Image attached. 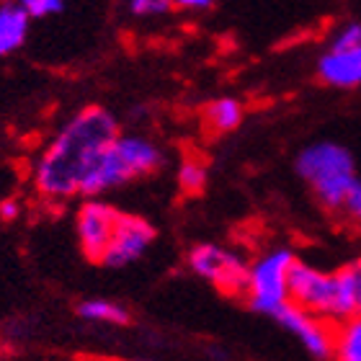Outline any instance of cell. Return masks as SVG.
<instances>
[{
	"label": "cell",
	"instance_id": "1",
	"mask_svg": "<svg viewBox=\"0 0 361 361\" xmlns=\"http://www.w3.org/2000/svg\"><path fill=\"white\" fill-rule=\"evenodd\" d=\"M119 135V121L104 106H85L73 114L34 166L31 180L37 194L47 202H70L80 196L98 158Z\"/></svg>",
	"mask_w": 361,
	"mask_h": 361
},
{
	"label": "cell",
	"instance_id": "2",
	"mask_svg": "<svg viewBox=\"0 0 361 361\" xmlns=\"http://www.w3.org/2000/svg\"><path fill=\"white\" fill-rule=\"evenodd\" d=\"M289 305L320 317L333 328L356 317V286L348 266L323 271L297 258L289 271Z\"/></svg>",
	"mask_w": 361,
	"mask_h": 361
},
{
	"label": "cell",
	"instance_id": "3",
	"mask_svg": "<svg viewBox=\"0 0 361 361\" xmlns=\"http://www.w3.org/2000/svg\"><path fill=\"white\" fill-rule=\"evenodd\" d=\"M160 166H163V150L152 140L142 135H119L98 158L96 168L85 178L80 196L98 199V194L155 173Z\"/></svg>",
	"mask_w": 361,
	"mask_h": 361
},
{
	"label": "cell",
	"instance_id": "4",
	"mask_svg": "<svg viewBox=\"0 0 361 361\" xmlns=\"http://www.w3.org/2000/svg\"><path fill=\"white\" fill-rule=\"evenodd\" d=\"M294 171L312 188L317 202L331 212H341L351 186L359 180L354 155L343 145L331 142V140L312 142L305 150H300L294 160Z\"/></svg>",
	"mask_w": 361,
	"mask_h": 361
},
{
	"label": "cell",
	"instance_id": "5",
	"mask_svg": "<svg viewBox=\"0 0 361 361\" xmlns=\"http://www.w3.org/2000/svg\"><path fill=\"white\" fill-rule=\"evenodd\" d=\"M294 261L297 256L289 248H271L248 264L243 294L250 310L274 317L284 305H289V271Z\"/></svg>",
	"mask_w": 361,
	"mask_h": 361
},
{
	"label": "cell",
	"instance_id": "6",
	"mask_svg": "<svg viewBox=\"0 0 361 361\" xmlns=\"http://www.w3.org/2000/svg\"><path fill=\"white\" fill-rule=\"evenodd\" d=\"M188 269L204 281H209L214 289L225 294H243L245 289V276H248V261L235 253V250L217 245V243H196L188 250Z\"/></svg>",
	"mask_w": 361,
	"mask_h": 361
},
{
	"label": "cell",
	"instance_id": "7",
	"mask_svg": "<svg viewBox=\"0 0 361 361\" xmlns=\"http://www.w3.org/2000/svg\"><path fill=\"white\" fill-rule=\"evenodd\" d=\"M155 235L158 233H155V227L147 219L119 212L111 243H109V248H106L104 258H101V266H106V269H124V266L137 264L155 243Z\"/></svg>",
	"mask_w": 361,
	"mask_h": 361
},
{
	"label": "cell",
	"instance_id": "8",
	"mask_svg": "<svg viewBox=\"0 0 361 361\" xmlns=\"http://www.w3.org/2000/svg\"><path fill=\"white\" fill-rule=\"evenodd\" d=\"M119 219V209H114L111 204L101 199H85L78 209L75 217V233L83 256L93 264H101L109 243H111L114 227Z\"/></svg>",
	"mask_w": 361,
	"mask_h": 361
},
{
	"label": "cell",
	"instance_id": "9",
	"mask_svg": "<svg viewBox=\"0 0 361 361\" xmlns=\"http://www.w3.org/2000/svg\"><path fill=\"white\" fill-rule=\"evenodd\" d=\"M274 320H276L284 331L292 333L312 359L331 361L333 333H336L333 325H328L325 320H320V317H315V315H310L305 310L294 307V305H284V307L274 315Z\"/></svg>",
	"mask_w": 361,
	"mask_h": 361
},
{
	"label": "cell",
	"instance_id": "10",
	"mask_svg": "<svg viewBox=\"0 0 361 361\" xmlns=\"http://www.w3.org/2000/svg\"><path fill=\"white\" fill-rule=\"evenodd\" d=\"M317 78L325 85L341 90H354L361 85V47L328 44L317 57Z\"/></svg>",
	"mask_w": 361,
	"mask_h": 361
},
{
	"label": "cell",
	"instance_id": "11",
	"mask_svg": "<svg viewBox=\"0 0 361 361\" xmlns=\"http://www.w3.org/2000/svg\"><path fill=\"white\" fill-rule=\"evenodd\" d=\"M29 16L21 8V3H6L0 6V57L18 52L29 37Z\"/></svg>",
	"mask_w": 361,
	"mask_h": 361
},
{
	"label": "cell",
	"instance_id": "12",
	"mask_svg": "<svg viewBox=\"0 0 361 361\" xmlns=\"http://www.w3.org/2000/svg\"><path fill=\"white\" fill-rule=\"evenodd\" d=\"M243 119H245V109H243V104L238 98L222 96L204 106V121H207V127H209L212 132H217V135L235 132V129L243 124Z\"/></svg>",
	"mask_w": 361,
	"mask_h": 361
},
{
	"label": "cell",
	"instance_id": "13",
	"mask_svg": "<svg viewBox=\"0 0 361 361\" xmlns=\"http://www.w3.org/2000/svg\"><path fill=\"white\" fill-rule=\"evenodd\" d=\"M78 317L85 323L98 325H127L129 312L121 307L119 302L104 300V297H90V300L78 302Z\"/></svg>",
	"mask_w": 361,
	"mask_h": 361
},
{
	"label": "cell",
	"instance_id": "14",
	"mask_svg": "<svg viewBox=\"0 0 361 361\" xmlns=\"http://www.w3.org/2000/svg\"><path fill=\"white\" fill-rule=\"evenodd\" d=\"M331 361H361V317H351L333 333Z\"/></svg>",
	"mask_w": 361,
	"mask_h": 361
},
{
	"label": "cell",
	"instance_id": "15",
	"mask_svg": "<svg viewBox=\"0 0 361 361\" xmlns=\"http://www.w3.org/2000/svg\"><path fill=\"white\" fill-rule=\"evenodd\" d=\"M204 183H207V168L194 158L183 160L178 168V186L186 194H199L204 188Z\"/></svg>",
	"mask_w": 361,
	"mask_h": 361
},
{
	"label": "cell",
	"instance_id": "16",
	"mask_svg": "<svg viewBox=\"0 0 361 361\" xmlns=\"http://www.w3.org/2000/svg\"><path fill=\"white\" fill-rule=\"evenodd\" d=\"M176 3L171 0H132L129 3V13L137 18H155V16H166L173 11Z\"/></svg>",
	"mask_w": 361,
	"mask_h": 361
},
{
	"label": "cell",
	"instance_id": "17",
	"mask_svg": "<svg viewBox=\"0 0 361 361\" xmlns=\"http://www.w3.org/2000/svg\"><path fill=\"white\" fill-rule=\"evenodd\" d=\"M21 8L26 11L29 21H34V18H49V16L62 13L65 3L62 0H23Z\"/></svg>",
	"mask_w": 361,
	"mask_h": 361
},
{
	"label": "cell",
	"instance_id": "18",
	"mask_svg": "<svg viewBox=\"0 0 361 361\" xmlns=\"http://www.w3.org/2000/svg\"><path fill=\"white\" fill-rule=\"evenodd\" d=\"M328 44H333V47H361V21L343 23V26H341V29L331 37Z\"/></svg>",
	"mask_w": 361,
	"mask_h": 361
},
{
	"label": "cell",
	"instance_id": "19",
	"mask_svg": "<svg viewBox=\"0 0 361 361\" xmlns=\"http://www.w3.org/2000/svg\"><path fill=\"white\" fill-rule=\"evenodd\" d=\"M341 214H343L348 222H354V225L361 227V180H356L354 186H351L346 202L341 207Z\"/></svg>",
	"mask_w": 361,
	"mask_h": 361
},
{
	"label": "cell",
	"instance_id": "20",
	"mask_svg": "<svg viewBox=\"0 0 361 361\" xmlns=\"http://www.w3.org/2000/svg\"><path fill=\"white\" fill-rule=\"evenodd\" d=\"M348 271H351V276H354V286H356V310H359V317H361V258L346 264Z\"/></svg>",
	"mask_w": 361,
	"mask_h": 361
},
{
	"label": "cell",
	"instance_id": "21",
	"mask_svg": "<svg viewBox=\"0 0 361 361\" xmlns=\"http://www.w3.org/2000/svg\"><path fill=\"white\" fill-rule=\"evenodd\" d=\"M18 212H21V207H18L16 199H6V202H0V219L11 222V219L18 217Z\"/></svg>",
	"mask_w": 361,
	"mask_h": 361
},
{
	"label": "cell",
	"instance_id": "22",
	"mask_svg": "<svg viewBox=\"0 0 361 361\" xmlns=\"http://www.w3.org/2000/svg\"><path fill=\"white\" fill-rule=\"evenodd\" d=\"M176 6L183 11H209V8H214V0H178Z\"/></svg>",
	"mask_w": 361,
	"mask_h": 361
},
{
	"label": "cell",
	"instance_id": "23",
	"mask_svg": "<svg viewBox=\"0 0 361 361\" xmlns=\"http://www.w3.org/2000/svg\"><path fill=\"white\" fill-rule=\"evenodd\" d=\"M135 361H160V359H135Z\"/></svg>",
	"mask_w": 361,
	"mask_h": 361
}]
</instances>
